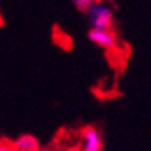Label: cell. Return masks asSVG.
Wrapping results in <instances>:
<instances>
[{"instance_id": "cell-3", "label": "cell", "mask_w": 151, "mask_h": 151, "mask_svg": "<svg viewBox=\"0 0 151 151\" xmlns=\"http://www.w3.org/2000/svg\"><path fill=\"white\" fill-rule=\"evenodd\" d=\"M104 140L97 128L86 127L82 129V148L80 151H102Z\"/></svg>"}, {"instance_id": "cell-2", "label": "cell", "mask_w": 151, "mask_h": 151, "mask_svg": "<svg viewBox=\"0 0 151 151\" xmlns=\"http://www.w3.org/2000/svg\"><path fill=\"white\" fill-rule=\"evenodd\" d=\"M88 39L94 45H97L105 50H116L117 48V37L111 29H97L91 28L88 31Z\"/></svg>"}, {"instance_id": "cell-8", "label": "cell", "mask_w": 151, "mask_h": 151, "mask_svg": "<svg viewBox=\"0 0 151 151\" xmlns=\"http://www.w3.org/2000/svg\"><path fill=\"white\" fill-rule=\"evenodd\" d=\"M42 151H48V150H42Z\"/></svg>"}, {"instance_id": "cell-4", "label": "cell", "mask_w": 151, "mask_h": 151, "mask_svg": "<svg viewBox=\"0 0 151 151\" xmlns=\"http://www.w3.org/2000/svg\"><path fill=\"white\" fill-rule=\"evenodd\" d=\"M17 151H40L39 140L32 134H22L12 142Z\"/></svg>"}, {"instance_id": "cell-6", "label": "cell", "mask_w": 151, "mask_h": 151, "mask_svg": "<svg viewBox=\"0 0 151 151\" xmlns=\"http://www.w3.org/2000/svg\"><path fill=\"white\" fill-rule=\"evenodd\" d=\"M0 151H17V148L14 147V143L2 142V145H0Z\"/></svg>"}, {"instance_id": "cell-1", "label": "cell", "mask_w": 151, "mask_h": 151, "mask_svg": "<svg viewBox=\"0 0 151 151\" xmlns=\"http://www.w3.org/2000/svg\"><path fill=\"white\" fill-rule=\"evenodd\" d=\"M86 17L91 28L97 29H111L114 25L113 11L104 3H93V6L86 11Z\"/></svg>"}, {"instance_id": "cell-7", "label": "cell", "mask_w": 151, "mask_h": 151, "mask_svg": "<svg viewBox=\"0 0 151 151\" xmlns=\"http://www.w3.org/2000/svg\"><path fill=\"white\" fill-rule=\"evenodd\" d=\"M111 3V2H114V0H94V3Z\"/></svg>"}, {"instance_id": "cell-5", "label": "cell", "mask_w": 151, "mask_h": 151, "mask_svg": "<svg viewBox=\"0 0 151 151\" xmlns=\"http://www.w3.org/2000/svg\"><path fill=\"white\" fill-rule=\"evenodd\" d=\"M71 2H73V5L76 6V9H79V11H82V12H86V11L93 6L94 0H71Z\"/></svg>"}]
</instances>
